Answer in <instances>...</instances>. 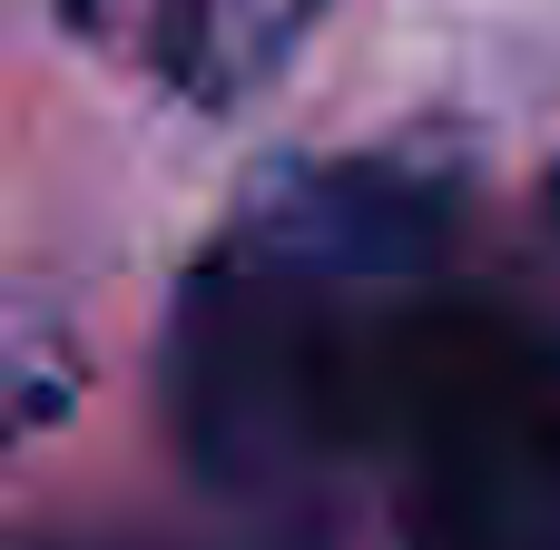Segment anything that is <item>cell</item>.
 Returning a JSON list of instances; mask_svg holds the SVG:
<instances>
[{"mask_svg": "<svg viewBox=\"0 0 560 550\" xmlns=\"http://www.w3.org/2000/svg\"><path fill=\"white\" fill-rule=\"evenodd\" d=\"M443 305V187L404 167L285 177L177 295L167 423L246 522H325L394 453L413 344Z\"/></svg>", "mask_w": 560, "mask_h": 550, "instance_id": "cell-1", "label": "cell"}, {"mask_svg": "<svg viewBox=\"0 0 560 550\" xmlns=\"http://www.w3.org/2000/svg\"><path fill=\"white\" fill-rule=\"evenodd\" d=\"M404 550H560V335L433 305L404 413Z\"/></svg>", "mask_w": 560, "mask_h": 550, "instance_id": "cell-2", "label": "cell"}, {"mask_svg": "<svg viewBox=\"0 0 560 550\" xmlns=\"http://www.w3.org/2000/svg\"><path fill=\"white\" fill-rule=\"evenodd\" d=\"M315 10L325 0H69V30L177 98H236L315 30Z\"/></svg>", "mask_w": 560, "mask_h": 550, "instance_id": "cell-3", "label": "cell"}, {"mask_svg": "<svg viewBox=\"0 0 560 550\" xmlns=\"http://www.w3.org/2000/svg\"><path fill=\"white\" fill-rule=\"evenodd\" d=\"M551 236H560V177H551Z\"/></svg>", "mask_w": 560, "mask_h": 550, "instance_id": "cell-4", "label": "cell"}]
</instances>
